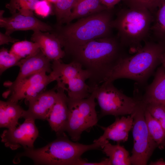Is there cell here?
Returning a JSON list of instances; mask_svg holds the SVG:
<instances>
[{"label":"cell","instance_id":"16","mask_svg":"<svg viewBox=\"0 0 165 165\" xmlns=\"http://www.w3.org/2000/svg\"><path fill=\"white\" fill-rule=\"evenodd\" d=\"M133 113L127 117H116L114 122L107 127L100 126L104 131L103 135L94 141L106 142L109 140L118 143L124 142L128 140L129 133L133 123Z\"/></svg>","mask_w":165,"mask_h":165},{"label":"cell","instance_id":"24","mask_svg":"<svg viewBox=\"0 0 165 165\" xmlns=\"http://www.w3.org/2000/svg\"><path fill=\"white\" fill-rule=\"evenodd\" d=\"M40 49L37 43L24 40L14 43L9 51L21 59L34 54Z\"/></svg>","mask_w":165,"mask_h":165},{"label":"cell","instance_id":"20","mask_svg":"<svg viewBox=\"0 0 165 165\" xmlns=\"http://www.w3.org/2000/svg\"><path fill=\"white\" fill-rule=\"evenodd\" d=\"M108 9L100 0H76L66 23Z\"/></svg>","mask_w":165,"mask_h":165},{"label":"cell","instance_id":"5","mask_svg":"<svg viewBox=\"0 0 165 165\" xmlns=\"http://www.w3.org/2000/svg\"><path fill=\"white\" fill-rule=\"evenodd\" d=\"M153 18V13L147 8L128 6L117 13L111 25L117 31L121 45L136 52L142 43L148 40Z\"/></svg>","mask_w":165,"mask_h":165},{"label":"cell","instance_id":"32","mask_svg":"<svg viewBox=\"0 0 165 165\" xmlns=\"http://www.w3.org/2000/svg\"><path fill=\"white\" fill-rule=\"evenodd\" d=\"M78 165H111L108 158H105L99 162L89 163L82 159L78 163Z\"/></svg>","mask_w":165,"mask_h":165},{"label":"cell","instance_id":"7","mask_svg":"<svg viewBox=\"0 0 165 165\" xmlns=\"http://www.w3.org/2000/svg\"><path fill=\"white\" fill-rule=\"evenodd\" d=\"M93 90L101 109V117L131 115L141 101L137 90L134 92V97H129L115 87L112 82H104Z\"/></svg>","mask_w":165,"mask_h":165},{"label":"cell","instance_id":"25","mask_svg":"<svg viewBox=\"0 0 165 165\" xmlns=\"http://www.w3.org/2000/svg\"><path fill=\"white\" fill-rule=\"evenodd\" d=\"M38 0H10L6 7L12 14L18 12L26 15H33L35 6Z\"/></svg>","mask_w":165,"mask_h":165},{"label":"cell","instance_id":"4","mask_svg":"<svg viewBox=\"0 0 165 165\" xmlns=\"http://www.w3.org/2000/svg\"><path fill=\"white\" fill-rule=\"evenodd\" d=\"M133 55H127L119 61L105 82H113L119 79L135 80L140 84L145 83L160 62L165 46L152 40L145 41Z\"/></svg>","mask_w":165,"mask_h":165},{"label":"cell","instance_id":"28","mask_svg":"<svg viewBox=\"0 0 165 165\" xmlns=\"http://www.w3.org/2000/svg\"><path fill=\"white\" fill-rule=\"evenodd\" d=\"M143 103L145 108L160 123L165 131V107L154 102Z\"/></svg>","mask_w":165,"mask_h":165},{"label":"cell","instance_id":"19","mask_svg":"<svg viewBox=\"0 0 165 165\" xmlns=\"http://www.w3.org/2000/svg\"><path fill=\"white\" fill-rule=\"evenodd\" d=\"M17 103L0 101V127L12 129L19 125L18 120L25 112Z\"/></svg>","mask_w":165,"mask_h":165},{"label":"cell","instance_id":"8","mask_svg":"<svg viewBox=\"0 0 165 165\" xmlns=\"http://www.w3.org/2000/svg\"><path fill=\"white\" fill-rule=\"evenodd\" d=\"M95 99L94 90L86 98L74 99L68 97V116L65 131L73 141H79L83 131L97 124L98 119Z\"/></svg>","mask_w":165,"mask_h":165},{"label":"cell","instance_id":"12","mask_svg":"<svg viewBox=\"0 0 165 165\" xmlns=\"http://www.w3.org/2000/svg\"><path fill=\"white\" fill-rule=\"evenodd\" d=\"M4 11H0V26L5 29V33L10 35L14 31L32 30L50 32L53 27L38 19L34 15H26L17 12L8 17L3 16Z\"/></svg>","mask_w":165,"mask_h":165},{"label":"cell","instance_id":"17","mask_svg":"<svg viewBox=\"0 0 165 165\" xmlns=\"http://www.w3.org/2000/svg\"><path fill=\"white\" fill-rule=\"evenodd\" d=\"M31 39L38 44L42 53L51 61L61 60L65 55L59 39L50 32L34 31Z\"/></svg>","mask_w":165,"mask_h":165},{"label":"cell","instance_id":"33","mask_svg":"<svg viewBox=\"0 0 165 165\" xmlns=\"http://www.w3.org/2000/svg\"><path fill=\"white\" fill-rule=\"evenodd\" d=\"M125 0H100L103 5L108 9H112L120 1Z\"/></svg>","mask_w":165,"mask_h":165},{"label":"cell","instance_id":"22","mask_svg":"<svg viewBox=\"0 0 165 165\" xmlns=\"http://www.w3.org/2000/svg\"><path fill=\"white\" fill-rule=\"evenodd\" d=\"M101 148L104 153L109 157L111 165L131 164L128 151L119 143L113 145L108 141L103 145Z\"/></svg>","mask_w":165,"mask_h":165},{"label":"cell","instance_id":"10","mask_svg":"<svg viewBox=\"0 0 165 165\" xmlns=\"http://www.w3.org/2000/svg\"><path fill=\"white\" fill-rule=\"evenodd\" d=\"M19 126L4 130L1 135V141L5 146L12 150L22 147L34 148V143L38 135L35 120L25 118Z\"/></svg>","mask_w":165,"mask_h":165},{"label":"cell","instance_id":"2","mask_svg":"<svg viewBox=\"0 0 165 165\" xmlns=\"http://www.w3.org/2000/svg\"><path fill=\"white\" fill-rule=\"evenodd\" d=\"M112 10L79 19L64 26L57 25L50 32L58 38L65 54L67 53L72 49L93 40L110 36L113 20Z\"/></svg>","mask_w":165,"mask_h":165},{"label":"cell","instance_id":"26","mask_svg":"<svg viewBox=\"0 0 165 165\" xmlns=\"http://www.w3.org/2000/svg\"><path fill=\"white\" fill-rule=\"evenodd\" d=\"M76 0H58L53 4V10L58 25L66 23Z\"/></svg>","mask_w":165,"mask_h":165},{"label":"cell","instance_id":"27","mask_svg":"<svg viewBox=\"0 0 165 165\" xmlns=\"http://www.w3.org/2000/svg\"><path fill=\"white\" fill-rule=\"evenodd\" d=\"M21 60L14 54L3 47L0 51V74H2L7 69L17 66Z\"/></svg>","mask_w":165,"mask_h":165},{"label":"cell","instance_id":"15","mask_svg":"<svg viewBox=\"0 0 165 165\" xmlns=\"http://www.w3.org/2000/svg\"><path fill=\"white\" fill-rule=\"evenodd\" d=\"M57 97L56 88L43 91L28 101V108L23 118L45 120L55 103Z\"/></svg>","mask_w":165,"mask_h":165},{"label":"cell","instance_id":"37","mask_svg":"<svg viewBox=\"0 0 165 165\" xmlns=\"http://www.w3.org/2000/svg\"><path fill=\"white\" fill-rule=\"evenodd\" d=\"M51 3L54 4L56 3L58 0H47Z\"/></svg>","mask_w":165,"mask_h":165},{"label":"cell","instance_id":"35","mask_svg":"<svg viewBox=\"0 0 165 165\" xmlns=\"http://www.w3.org/2000/svg\"><path fill=\"white\" fill-rule=\"evenodd\" d=\"M149 165H165V161H164L163 159H160L156 161L151 162Z\"/></svg>","mask_w":165,"mask_h":165},{"label":"cell","instance_id":"1","mask_svg":"<svg viewBox=\"0 0 165 165\" xmlns=\"http://www.w3.org/2000/svg\"><path fill=\"white\" fill-rule=\"evenodd\" d=\"M125 49L118 38L110 36L91 40L67 53L90 73L88 85L92 91L107 81L113 68L127 55Z\"/></svg>","mask_w":165,"mask_h":165},{"label":"cell","instance_id":"34","mask_svg":"<svg viewBox=\"0 0 165 165\" xmlns=\"http://www.w3.org/2000/svg\"><path fill=\"white\" fill-rule=\"evenodd\" d=\"M161 0H150L148 9L153 13L156 9Z\"/></svg>","mask_w":165,"mask_h":165},{"label":"cell","instance_id":"3","mask_svg":"<svg viewBox=\"0 0 165 165\" xmlns=\"http://www.w3.org/2000/svg\"><path fill=\"white\" fill-rule=\"evenodd\" d=\"M74 142L69 140L65 134L42 148H24L23 152L16 154L13 161L18 163L20 158L26 157L36 165H77L84 153L99 149L105 143L94 141L93 144L84 145Z\"/></svg>","mask_w":165,"mask_h":165},{"label":"cell","instance_id":"14","mask_svg":"<svg viewBox=\"0 0 165 165\" xmlns=\"http://www.w3.org/2000/svg\"><path fill=\"white\" fill-rule=\"evenodd\" d=\"M57 97L46 119L52 130L58 136L65 134L68 116V96L62 88L55 86Z\"/></svg>","mask_w":165,"mask_h":165},{"label":"cell","instance_id":"31","mask_svg":"<svg viewBox=\"0 0 165 165\" xmlns=\"http://www.w3.org/2000/svg\"><path fill=\"white\" fill-rule=\"evenodd\" d=\"M19 39L11 37L10 35L6 33L0 32V45L7 44H8L10 42L13 43L19 41Z\"/></svg>","mask_w":165,"mask_h":165},{"label":"cell","instance_id":"36","mask_svg":"<svg viewBox=\"0 0 165 165\" xmlns=\"http://www.w3.org/2000/svg\"><path fill=\"white\" fill-rule=\"evenodd\" d=\"M161 63L162 64V66L165 71V50L163 54Z\"/></svg>","mask_w":165,"mask_h":165},{"label":"cell","instance_id":"11","mask_svg":"<svg viewBox=\"0 0 165 165\" xmlns=\"http://www.w3.org/2000/svg\"><path fill=\"white\" fill-rule=\"evenodd\" d=\"M53 81L49 74L46 72H40L34 74L24 79L12 89L4 93L3 95L10 96L8 101L18 103L24 99L28 101L31 98L44 91L50 83ZM3 96V97H4Z\"/></svg>","mask_w":165,"mask_h":165},{"label":"cell","instance_id":"18","mask_svg":"<svg viewBox=\"0 0 165 165\" xmlns=\"http://www.w3.org/2000/svg\"><path fill=\"white\" fill-rule=\"evenodd\" d=\"M141 98L143 103L154 102L165 107V71L162 66L158 68L152 82Z\"/></svg>","mask_w":165,"mask_h":165},{"label":"cell","instance_id":"21","mask_svg":"<svg viewBox=\"0 0 165 165\" xmlns=\"http://www.w3.org/2000/svg\"><path fill=\"white\" fill-rule=\"evenodd\" d=\"M150 40L165 46V0H161L153 13Z\"/></svg>","mask_w":165,"mask_h":165},{"label":"cell","instance_id":"6","mask_svg":"<svg viewBox=\"0 0 165 165\" xmlns=\"http://www.w3.org/2000/svg\"><path fill=\"white\" fill-rule=\"evenodd\" d=\"M51 67L50 74L53 81H57L56 86L67 92L68 97L82 99L90 96L92 92L86 81L90 74L80 64L74 61L65 64L57 60L53 61Z\"/></svg>","mask_w":165,"mask_h":165},{"label":"cell","instance_id":"13","mask_svg":"<svg viewBox=\"0 0 165 165\" xmlns=\"http://www.w3.org/2000/svg\"><path fill=\"white\" fill-rule=\"evenodd\" d=\"M51 61L40 49L34 54L20 61L17 65L20 68V71L16 79L5 85L9 90L24 79L36 73L43 72L50 73L52 71Z\"/></svg>","mask_w":165,"mask_h":165},{"label":"cell","instance_id":"23","mask_svg":"<svg viewBox=\"0 0 165 165\" xmlns=\"http://www.w3.org/2000/svg\"><path fill=\"white\" fill-rule=\"evenodd\" d=\"M145 116L147 127L152 139L160 149L165 147V131L160 123L145 108Z\"/></svg>","mask_w":165,"mask_h":165},{"label":"cell","instance_id":"30","mask_svg":"<svg viewBox=\"0 0 165 165\" xmlns=\"http://www.w3.org/2000/svg\"><path fill=\"white\" fill-rule=\"evenodd\" d=\"M128 6L146 8L148 9L150 0H125Z\"/></svg>","mask_w":165,"mask_h":165},{"label":"cell","instance_id":"9","mask_svg":"<svg viewBox=\"0 0 165 165\" xmlns=\"http://www.w3.org/2000/svg\"><path fill=\"white\" fill-rule=\"evenodd\" d=\"M133 114L132 130L134 145L130 156L131 163L145 165L157 146L149 133L145 118V105L141 100Z\"/></svg>","mask_w":165,"mask_h":165},{"label":"cell","instance_id":"29","mask_svg":"<svg viewBox=\"0 0 165 165\" xmlns=\"http://www.w3.org/2000/svg\"><path fill=\"white\" fill-rule=\"evenodd\" d=\"M51 3L47 0H39L35 6V13L42 17L48 16L52 11Z\"/></svg>","mask_w":165,"mask_h":165}]
</instances>
